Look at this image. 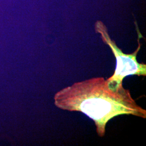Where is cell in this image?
Wrapping results in <instances>:
<instances>
[{"label": "cell", "instance_id": "1", "mask_svg": "<svg viewBox=\"0 0 146 146\" xmlns=\"http://www.w3.org/2000/svg\"><path fill=\"white\" fill-rule=\"evenodd\" d=\"M54 104L63 110L81 112L94 121L99 137L106 134L107 124L120 115L146 119V110L137 104L129 89H110L107 80L96 77L75 82L54 95Z\"/></svg>", "mask_w": 146, "mask_h": 146}, {"label": "cell", "instance_id": "2", "mask_svg": "<svg viewBox=\"0 0 146 146\" xmlns=\"http://www.w3.org/2000/svg\"><path fill=\"white\" fill-rule=\"evenodd\" d=\"M136 29L138 33V47L133 53L125 54L117 47L115 41L111 39L107 27L102 21H96L95 24L96 33L100 34L103 42L110 47L116 59L115 72L112 76L106 80L108 88L112 90L116 91L122 88L123 79L127 76H146V64L139 62L137 60V54L141 49L140 39L142 36L137 25Z\"/></svg>", "mask_w": 146, "mask_h": 146}]
</instances>
